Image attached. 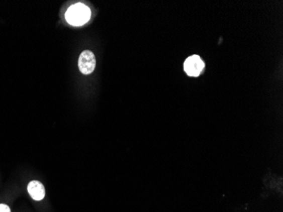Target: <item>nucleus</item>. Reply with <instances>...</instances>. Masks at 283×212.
Wrapping results in <instances>:
<instances>
[{
	"label": "nucleus",
	"instance_id": "obj_1",
	"mask_svg": "<svg viewBox=\"0 0 283 212\" xmlns=\"http://www.w3.org/2000/svg\"><path fill=\"white\" fill-rule=\"evenodd\" d=\"M90 16L91 11L88 7L83 4L78 3L68 9L65 13V19L70 25L79 27L88 22Z\"/></svg>",
	"mask_w": 283,
	"mask_h": 212
},
{
	"label": "nucleus",
	"instance_id": "obj_2",
	"mask_svg": "<svg viewBox=\"0 0 283 212\" xmlns=\"http://www.w3.org/2000/svg\"><path fill=\"white\" fill-rule=\"evenodd\" d=\"M79 70L84 75H88L95 71L96 59L93 53L89 50L82 52L78 60Z\"/></svg>",
	"mask_w": 283,
	"mask_h": 212
},
{
	"label": "nucleus",
	"instance_id": "obj_3",
	"mask_svg": "<svg viewBox=\"0 0 283 212\" xmlns=\"http://www.w3.org/2000/svg\"><path fill=\"white\" fill-rule=\"evenodd\" d=\"M205 65L199 55H192L184 62V71L189 76H199L205 68Z\"/></svg>",
	"mask_w": 283,
	"mask_h": 212
},
{
	"label": "nucleus",
	"instance_id": "obj_4",
	"mask_svg": "<svg viewBox=\"0 0 283 212\" xmlns=\"http://www.w3.org/2000/svg\"><path fill=\"white\" fill-rule=\"evenodd\" d=\"M27 190L34 200H41L45 196V188L38 181H32L27 186Z\"/></svg>",
	"mask_w": 283,
	"mask_h": 212
},
{
	"label": "nucleus",
	"instance_id": "obj_5",
	"mask_svg": "<svg viewBox=\"0 0 283 212\" xmlns=\"http://www.w3.org/2000/svg\"><path fill=\"white\" fill-rule=\"evenodd\" d=\"M0 212H11V209L6 204H0Z\"/></svg>",
	"mask_w": 283,
	"mask_h": 212
}]
</instances>
